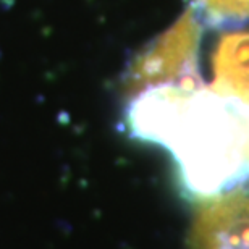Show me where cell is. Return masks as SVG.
<instances>
[{"label":"cell","mask_w":249,"mask_h":249,"mask_svg":"<svg viewBox=\"0 0 249 249\" xmlns=\"http://www.w3.org/2000/svg\"><path fill=\"white\" fill-rule=\"evenodd\" d=\"M199 41L201 24L193 10H186L185 15L134 62L128 78L129 92L136 94L144 89L194 76Z\"/></svg>","instance_id":"cell-1"},{"label":"cell","mask_w":249,"mask_h":249,"mask_svg":"<svg viewBox=\"0 0 249 249\" xmlns=\"http://www.w3.org/2000/svg\"><path fill=\"white\" fill-rule=\"evenodd\" d=\"M197 7L217 24L249 21V0H197Z\"/></svg>","instance_id":"cell-2"}]
</instances>
